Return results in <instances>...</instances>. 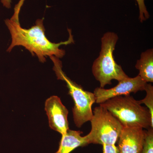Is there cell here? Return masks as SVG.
I'll use <instances>...</instances> for the list:
<instances>
[{
	"instance_id": "obj_16",
	"label": "cell",
	"mask_w": 153,
	"mask_h": 153,
	"mask_svg": "<svg viewBox=\"0 0 153 153\" xmlns=\"http://www.w3.org/2000/svg\"><path fill=\"white\" fill-rule=\"evenodd\" d=\"M1 1L3 6L6 8H10L12 0H1Z\"/></svg>"
},
{
	"instance_id": "obj_4",
	"label": "cell",
	"mask_w": 153,
	"mask_h": 153,
	"mask_svg": "<svg viewBox=\"0 0 153 153\" xmlns=\"http://www.w3.org/2000/svg\"><path fill=\"white\" fill-rule=\"evenodd\" d=\"M54 64V69L57 79L64 80L68 89V94L74 101L72 108L73 119L76 126L80 128L84 123L91 120L93 117L92 105L95 102L94 94L86 91L80 85L69 79L62 69V63L58 58L51 57Z\"/></svg>"
},
{
	"instance_id": "obj_6",
	"label": "cell",
	"mask_w": 153,
	"mask_h": 153,
	"mask_svg": "<svg viewBox=\"0 0 153 153\" xmlns=\"http://www.w3.org/2000/svg\"><path fill=\"white\" fill-rule=\"evenodd\" d=\"M118 82L116 86L110 89L96 88L94 92L95 102L100 104L115 97L129 95L131 93L145 90L147 84L139 75L133 78L127 77Z\"/></svg>"
},
{
	"instance_id": "obj_14",
	"label": "cell",
	"mask_w": 153,
	"mask_h": 153,
	"mask_svg": "<svg viewBox=\"0 0 153 153\" xmlns=\"http://www.w3.org/2000/svg\"><path fill=\"white\" fill-rule=\"evenodd\" d=\"M25 0H20L19 2L16 5L15 8H14V13L13 16L10 19L13 21L17 22H19V15L20 13L21 9L22 8V6L24 4V2Z\"/></svg>"
},
{
	"instance_id": "obj_9",
	"label": "cell",
	"mask_w": 153,
	"mask_h": 153,
	"mask_svg": "<svg viewBox=\"0 0 153 153\" xmlns=\"http://www.w3.org/2000/svg\"><path fill=\"white\" fill-rule=\"evenodd\" d=\"M82 131L68 129L66 133L62 135L59 149L55 153H70L76 148L87 146L85 136L82 137Z\"/></svg>"
},
{
	"instance_id": "obj_11",
	"label": "cell",
	"mask_w": 153,
	"mask_h": 153,
	"mask_svg": "<svg viewBox=\"0 0 153 153\" xmlns=\"http://www.w3.org/2000/svg\"><path fill=\"white\" fill-rule=\"evenodd\" d=\"M145 90L146 95L142 100H139L140 104H144L149 110L151 119L153 121V87L150 84H147Z\"/></svg>"
},
{
	"instance_id": "obj_12",
	"label": "cell",
	"mask_w": 153,
	"mask_h": 153,
	"mask_svg": "<svg viewBox=\"0 0 153 153\" xmlns=\"http://www.w3.org/2000/svg\"><path fill=\"white\" fill-rule=\"evenodd\" d=\"M148 129V131H146L142 153H153V129L151 127Z\"/></svg>"
},
{
	"instance_id": "obj_10",
	"label": "cell",
	"mask_w": 153,
	"mask_h": 153,
	"mask_svg": "<svg viewBox=\"0 0 153 153\" xmlns=\"http://www.w3.org/2000/svg\"><path fill=\"white\" fill-rule=\"evenodd\" d=\"M136 68L139 70V75L146 82H153V51L149 49L143 52L137 61Z\"/></svg>"
},
{
	"instance_id": "obj_5",
	"label": "cell",
	"mask_w": 153,
	"mask_h": 153,
	"mask_svg": "<svg viewBox=\"0 0 153 153\" xmlns=\"http://www.w3.org/2000/svg\"><path fill=\"white\" fill-rule=\"evenodd\" d=\"M93 114L91 131L85 136L87 145L115 144L123 127L119 121L100 105L94 108Z\"/></svg>"
},
{
	"instance_id": "obj_7",
	"label": "cell",
	"mask_w": 153,
	"mask_h": 153,
	"mask_svg": "<svg viewBox=\"0 0 153 153\" xmlns=\"http://www.w3.org/2000/svg\"><path fill=\"white\" fill-rule=\"evenodd\" d=\"M45 110L49 127L61 135L66 133L69 129L67 119L68 111L60 98L57 96L49 97L45 102Z\"/></svg>"
},
{
	"instance_id": "obj_3",
	"label": "cell",
	"mask_w": 153,
	"mask_h": 153,
	"mask_svg": "<svg viewBox=\"0 0 153 153\" xmlns=\"http://www.w3.org/2000/svg\"><path fill=\"white\" fill-rule=\"evenodd\" d=\"M118 39L117 35L114 33L108 32L103 35L100 54L92 66L94 76L100 82L102 88L111 84L112 79L119 81L128 77L114 60L113 52Z\"/></svg>"
},
{
	"instance_id": "obj_15",
	"label": "cell",
	"mask_w": 153,
	"mask_h": 153,
	"mask_svg": "<svg viewBox=\"0 0 153 153\" xmlns=\"http://www.w3.org/2000/svg\"><path fill=\"white\" fill-rule=\"evenodd\" d=\"M103 153H120L117 147L115 145H103Z\"/></svg>"
},
{
	"instance_id": "obj_1",
	"label": "cell",
	"mask_w": 153,
	"mask_h": 153,
	"mask_svg": "<svg viewBox=\"0 0 153 153\" xmlns=\"http://www.w3.org/2000/svg\"><path fill=\"white\" fill-rule=\"evenodd\" d=\"M4 22L12 39L7 52H10L16 46H22L30 51L32 55L37 56L42 63L46 61L48 56L62 58L65 55V52L59 47L61 45L74 43L73 36L69 29V38L67 41L57 44L51 42L45 35L44 19H38L36 25L28 29L22 28L20 23H17L10 19H6Z\"/></svg>"
},
{
	"instance_id": "obj_2",
	"label": "cell",
	"mask_w": 153,
	"mask_h": 153,
	"mask_svg": "<svg viewBox=\"0 0 153 153\" xmlns=\"http://www.w3.org/2000/svg\"><path fill=\"white\" fill-rule=\"evenodd\" d=\"M100 105L109 111L123 127L153 128L149 109L130 94L115 97Z\"/></svg>"
},
{
	"instance_id": "obj_13",
	"label": "cell",
	"mask_w": 153,
	"mask_h": 153,
	"mask_svg": "<svg viewBox=\"0 0 153 153\" xmlns=\"http://www.w3.org/2000/svg\"><path fill=\"white\" fill-rule=\"evenodd\" d=\"M136 1L139 8L140 21L143 22L149 19V15L145 5L144 0H136Z\"/></svg>"
},
{
	"instance_id": "obj_8",
	"label": "cell",
	"mask_w": 153,
	"mask_h": 153,
	"mask_svg": "<svg viewBox=\"0 0 153 153\" xmlns=\"http://www.w3.org/2000/svg\"><path fill=\"white\" fill-rule=\"evenodd\" d=\"M146 131L140 127H123L119 137L120 153H142Z\"/></svg>"
}]
</instances>
